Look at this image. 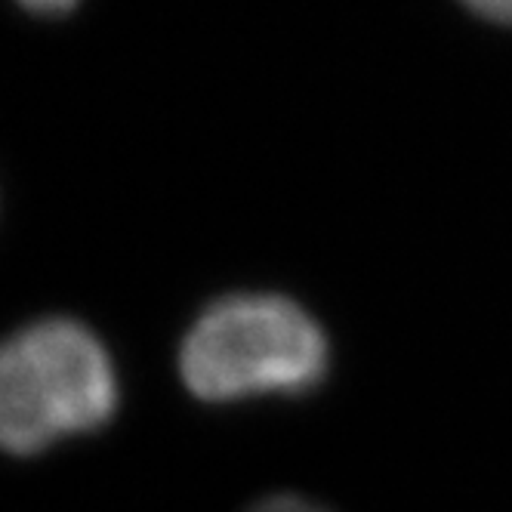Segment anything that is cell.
Segmentation results:
<instances>
[{
	"instance_id": "obj_4",
	"label": "cell",
	"mask_w": 512,
	"mask_h": 512,
	"mask_svg": "<svg viewBox=\"0 0 512 512\" xmlns=\"http://www.w3.org/2000/svg\"><path fill=\"white\" fill-rule=\"evenodd\" d=\"M463 4L488 22L512 25V0H463Z\"/></svg>"
},
{
	"instance_id": "obj_3",
	"label": "cell",
	"mask_w": 512,
	"mask_h": 512,
	"mask_svg": "<svg viewBox=\"0 0 512 512\" xmlns=\"http://www.w3.org/2000/svg\"><path fill=\"white\" fill-rule=\"evenodd\" d=\"M250 512H327V509H321L312 500H303L297 494H278V497H269L263 503H256Z\"/></svg>"
},
{
	"instance_id": "obj_1",
	"label": "cell",
	"mask_w": 512,
	"mask_h": 512,
	"mask_svg": "<svg viewBox=\"0 0 512 512\" xmlns=\"http://www.w3.org/2000/svg\"><path fill=\"white\" fill-rule=\"evenodd\" d=\"M331 346L318 321L278 294H235L204 309L179 352L189 392L204 401L303 395L321 386Z\"/></svg>"
},
{
	"instance_id": "obj_5",
	"label": "cell",
	"mask_w": 512,
	"mask_h": 512,
	"mask_svg": "<svg viewBox=\"0 0 512 512\" xmlns=\"http://www.w3.org/2000/svg\"><path fill=\"white\" fill-rule=\"evenodd\" d=\"M19 4L31 13H41V16H56V13H65L78 4V0H19Z\"/></svg>"
},
{
	"instance_id": "obj_2",
	"label": "cell",
	"mask_w": 512,
	"mask_h": 512,
	"mask_svg": "<svg viewBox=\"0 0 512 512\" xmlns=\"http://www.w3.org/2000/svg\"><path fill=\"white\" fill-rule=\"evenodd\" d=\"M118 408L105 346L68 318L25 327L0 346V448L38 454L65 435L99 429Z\"/></svg>"
}]
</instances>
